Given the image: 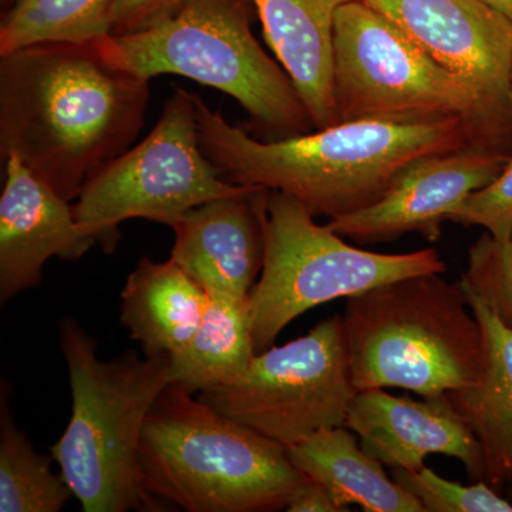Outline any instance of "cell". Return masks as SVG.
<instances>
[{
    "mask_svg": "<svg viewBox=\"0 0 512 512\" xmlns=\"http://www.w3.org/2000/svg\"><path fill=\"white\" fill-rule=\"evenodd\" d=\"M150 80L97 43H39L0 55V154L66 201L140 134Z\"/></svg>",
    "mask_w": 512,
    "mask_h": 512,
    "instance_id": "6da1fadb",
    "label": "cell"
},
{
    "mask_svg": "<svg viewBox=\"0 0 512 512\" xmlns=\"http://www.w3.org/2000/svg\"><path fill=\"white\" fill-rule=\"evenodd\" d=\"M195 107L202 151L224 180L285 192L329 220L375 204L421 157L478 147L473 128L458 116L342 121L262 141L197 94Z\"/></svg>",
    "mask_w": 512,
    "mask_h": 512,
    "instance_id": "7a4b0ae2",
    "label": "cell"
},
{
    "mask_svg": "<svg viewBox=\"0 0 512 512\" xmlns=\"http://www.w3.org/2000/svg\"><path fill=\"white\" fill-rule=\"evenodd\" d=\"M72 416L50 448L84 512L160 511L141 481L140 446L148 413L171 384L170 356L136 352L104 362L96 340L74 319L60 325Z\"/></svg>",
    "mask_w": 512,
    "mask_h": 512,
    "instance_id": "3957f363",
    "label": "cell"
},
{
    "mask_svg": "<svg viewBox=\"0 0 512 512\" xmlns=\"http://www.w3.org/2000/svg\"><path fill=\"white\" fill-rule=\"evenodd\" d=\"M140 471L151 497L188 512L286 510L306 478L284 446L177 383L148 413Z\"/></svg>",
    "mask_w": 512,
    "mask_h": 512,
    "instance_id": "277c9868",
    "label": "cell"
},
{
    "mask_svg": "<svg viewBox=\"0 0 512 512\" xmlns=\"http://www.w3.org/2000/svg\"><path fill=\"white\" fill-rule=\"evenodd\" d=\"M342 318L357 392L399 387L440 397L483 379L484 329L460 281L406 276L350 296Z\"/></svg>",
    "mask_w": 512,
    "mask_h": 512,
    "instance_id": "5b68a950",
    "label": "cell"
},
{
    "mask_svg": "<svg viewBox=\"0 0 512 512\" xmlns=\"http://www.w3.org/2000/svg\"><path fill=\"white\" fill-rule=\"evenodd\" d=\"M252 0H185L173 15L103 40L107 56L151 80L177 74L234 97L269 140L316 130L291 77L252 32Z\"/></svg>",
    "mask_w": 512,
    "mask_h": 512,
    "instance_id": "8992f818",
    "label": "cell"
},
{
    "mask_svg": "<svg viewBox=\"0 0 512 512\" xmlns=\"http://www.w3.org/2000/svg\"><path fill=\"white\" fill-rule=\"evenodd\" d=\"M333 99L338 123L458 116L473 128L478 147L512 154L511 131L476 90L363 0L336 15Z\"/></svg>",
    "mask_w": 512,
    "mask_h": 512,
    "instance_id": "52a82bcc",
    "label": "cell"
},
{
    "mask_svg": "<svg viewBox=\"0 0 512 512\" xmlns=\"http://www.w3.org/2000/svg\"><path fill=\"white\" fill-rule=\"evenodd\" d=\"M446 269L433 248L379 254L353 247L291 195L269 190L264 268L249 293L256 353L272 348L289 323L316 306Z\"/></svg>",
    "mask_w": 512,
    "mask_h": 512,
    "instance_id": "ba28073f",
    "label": "cell"
},
{
    "mask_svg": "<svg viewBox=\"0 0 512 512\" xmlns=\"http://www.w3.org/2000/svg\"><path fill=\"white\" fill-rule=\"evenodd\" d=\"M245 187L224 180L205 156L195 94L177 87L148 136L84 184L73 212L80 231L111 254L123 222L141 218L173 228L194 208Z\"/></svg>",
    "mask_w": 512,
    "mask_h": 512,
    "instance_id": "9c48e42d",
    "label": "cell"
},
{
    "mask_svg": "<svg viewBox=\"0 0 512 512\" xmlns=\"http://www.w3.org/2000/svg\"><path fill=\"white\" fill-rule=\"evenodd\" d=\"M356 393L343 318L335 315L301 338L256 353L238 379L198 399L289 448L345 426Z\"/></svg>",
    "mask_w": 512,
    "mask_h": 512,
    "instance_id": "30bf717a",
    "label": "cell"
},
{
    "mask_svg": "<svg viewBox=\"0 0 512 512\" xmlns=\"http://www.w3.org/2000/svg\"><path fill=\"white\" fill-rule=\"evenodd\" d=\"M473 87L512 133V23L477 0H363Z\"/></svg>",
    "mask_w": 512,
    "mask_h": 512,
    "instance_id": "8fae6325",
    "label": "cell"
},
{
    "mask_svg": "<svg viewBox=\"0 0 512 512\" xmlns=\"http://www.w3.org/2000/svg\"><path fill=\"white\" fill-rule=\"evenodd\" d=\"M511 156L470 146L421 157L400 171L375 204L333 218L328 225L340 237L360 244L392 242L409 232L436 242L447 215L490 184Z\"/></svg>",
    "mask_w": 512,
    "mask_h": 512,
    "instance_id": "7c38bea8",
    "label": "cell"
},
{
    "mask_svg": "<svg viewBox=\"0 0 512 512\" xmlns=\"http://www.w3.org/2000/svg\"><path fill=\"white\" fill-rule=\"evenodd\" d=\"M345 426L384 466L419 470L427 456L443 454L463 464L471 483L484 481L480 443L443 396L414 400L384 389L363 390L353 397Z\"/></svg>",
    "mask_w": 512,
    "mask_h": 512,
    "instance_id": "4fadbf2b",
    "label": "cell"
},
{
    "mask_svg": "<svg viewBox=\"0 0 512 512\" xmlns=\"http://www.w3.org/2000/svg\"><path fill=\"white\" fill-rule=\"evenodd\" d=\"M268 195L247 185L188 212L173 227L171 261L208 293L248 298L264 268Z\"/></svg>",
    "mask_w": 512,
    "mask_h": 512,
    "instance_id": "5bb4252c",
    "label": "cell"
},
{
    "mask_svg": "<svg viewBox=\"0 0 512 512\" xmlns=\"http://www.w3.org/2000/svg\"><path fill=\"white\" fill-rule=\"evenodd\" d=\"M0 195V302L42 282L50 258L77 261L94 247L80 231L72 205L18 157L5 160Z\"/></svg>",
    "mask_w": 512,
    "mask_h": 512,
    "instance_id": "9a60e30c",
    "label": "cell"
},
{
    "mask_svg": "<svg viewBox=\"0 0 512 512\" xmlns=\"http://www.w3.org/2000/svg\"><path fill=\"white\" fill-rule=\"evenodd\" d=\"M353 0H252L266 43L291 77L313 126L338 124L333 39L339 9Z\"/></svg>",
    "mask_w": 512,
    "mask_h": 512,
    "instance_id": "2e32d148",
    "label": "cell"
},
{
    "mask_svg": "<svg viewBox=\"0 0 512 512\" xmlns=\"http://www.w3.org/2000/svg\"><path fill=\"white\" fill-rule=\"evenodd\" d=\"M484 329L487 363L476 386L443 394L473 431L484 457V481L512 501V329L460 279Z\"/></svg>",
    "mask_w": 512,
    "mask_h": 512,
    "instance_id": "e0dca14e",
    "label": "cell"
},
{
    "mask_svg": "<svg viewBox=\"0 0 512 512\" xmlns=\"http://www.w3.org/2000/svg\"><path fill=\"white\" fill-rule=\"evenodd\" d=\"M210 301L174 261L141 258L121 292L120 320L146 356H173L190 342Z\"/></svg>",
    "mask_w": 512,
    "mask_h": 512,
    "instance_id": "ac0fdd59",
    "label": "cell"
},
{
    "mask_svg": "<svg viewBox=\"0 0 512 512\" xmlns=\"http://www.w3.org/2000/svg\"><path fill=\"white\" fill-rule=\"evenodd\" d=\"M286 451L293 466L328 488L346 511L355 504L367 512H424L420 501L387 476L383 464L363 450L355 431L346 426L320 430Z\"/></svg>",
    "mask_w": 512,
    "mask_h": 512,
    "instance_id": "d6986e66",
    "label": "cell"
},
{
    "mask_svg": "<svg viewBox=\"0 0 512 512\" xmlns=\"http://www.w3.org/2000/svg\"><path fill=\"white\" fill-rule=\"evenodd\" d=\"M256 355L248 298L210 293L207 309L190 342L170 357L171 383L191 393L238 379Z\"/></svg>",
    "mask_w": 512,
    "mask_h": 512,
    "instance_id": "ffe728a7",
    "label": "cell"
},
{
    "mask_svg": "<svg viewBox=\"0 0 512 512\" xmlns=\"http://www.w3.org/2000/svg\"><path fill=\"white\" fill-rule=\"evenodd\" d=\"M116 0H15L0 23V55L39 43H97Z\"/></svg>",
    "mask_w": 512,
    "mask_h": 512,
    "instance_id": "44dd1931",
    "label": "cell"
},
{
    "mask_svg": "<svg viewBox=\"0 0 512 512\" xmlns=\"http://www.w3.org/2000/svg\"><path fill=\"white\" fill-rule=\"evenodd\" d=\"M0 409V512L62 511L73 497L66 480L15 426L5 392Z\"/></svg>",
    "mask_w": 512,
    "mask_h": 512,
    "instance_id": "7402d4cb",
    "label": "cell"
},
{
    "mask_svg": "<svg viewBox=\"0 0 512 512\" xmlns=\"http://www.w3.org/2000/svg\"><path fill=\"white\" fill-rule=\"evenodd\" d=\"M393 480L420 501L424 512H512V501L485 481L454 483L426 466L393 468Z\"/></svg>",
    "mask_w": 512,
    "mask_h": 512,
    "instance_id": "603a6c76",
    "label": "cell"
},
{
    "mask_svg": "<svg viewBox=\"0 0 512 512\" xmlns=\"http://www.w3.org/2000/svg\"><path fill=\"white\" fill-rule=\"evenodd\" d=\"M461 281L512 329V238L500 242L488 232L481 235L468 249Z\"/></svg>",
    "mask_w": 512,
    "mask_h": 512,
    "instance_id": "cb8c5ba5",
    "label": "cell"
},
{
    "mask_svg": "<svg viewBox=\"0 0 512 512\" xmlns=\"http://www.w3.org/2000/svg\"><path fill=\"white\" fill-rule=\"evenodd\" d=\"M446 222L476 225L500 242L512 238V156L497 177L473 194L468 195L456 210L447 215Z\"/></svg>",
    "mask_w": 512,
    "mask_h": 512,
    "instance_id": "d4e9b609",
    "label": "cell"
},
{
    "mask_svg": "<svg viewBox=\"0 0 512 512\" xmlns=\"http://www.w3.org/2000/svg\"><path fill=\"white\" fill-rule=\"evenodd\" d=\"M185 0H116L111 10V35L146 28L173 15Z\"/></svg>",
    "mask_w": 512,
    "mask_h": 512,
    "instance_id": "484cf974",
    "label": "cell"
},
{
    "mask_svg": "<svg viewBox=\"0 0 512 512\" xmlns=\"http://www.w3.org/2000/svg\"><path fill=\"white\" fill-rule=\"evenodd\" d=\"M289 512H343L346 511L330 494L328 488L318 481L306 477L301 487L296 490L289 501Z\"/></svg>",
    "mask_w": 512,
    "mask_h": 512,
    "instance_id": "4316f807",
    "label": "cell"
},
{
    "mask_svg": "<svg viewBox=\"0 0 512 512\" xmlns=\"http://www.w3.org/2000/svg\"><path fill=\"white\" fill-rule=\"evenodd\" d=\"M512 23V0H477Z\"/></svg>",
    "mask_w": 512,
    "mask_h": 512,
    "instance_id": "83f0119b",
    "label": "cell"
},
{
    "mask_svg": "<svg viewBox=\"0 0 512 512\" xmlns=\"http://www.w3.org/2000/svg\"><path fill=\"white\" fill-rule=\"evenodd\" d=\"M508 103H510L511 117H512V64L510 74V89H508Z\"/></svg>",
    "mask_w": 512,
    "mask_h": 512,
    "instance_id": "f1b7e54d",
    "label": "cell"
},
{
    "mask_svg": "<svg viewBox=\"0 0 512 512\" xmlns=\"http://www.w3.org/2000/svg\"><path fill=\"white\" fill-rule=\"evenodd\" d=\"M2 3L3 5H8L10 8V6H12L13 3H15V0H2Z\"/></svg>",
    "mask_w": 512,
    "mask_h": 512,
    "instance_id": "f546056e",
    "label": "cell"
}]
</instances>
